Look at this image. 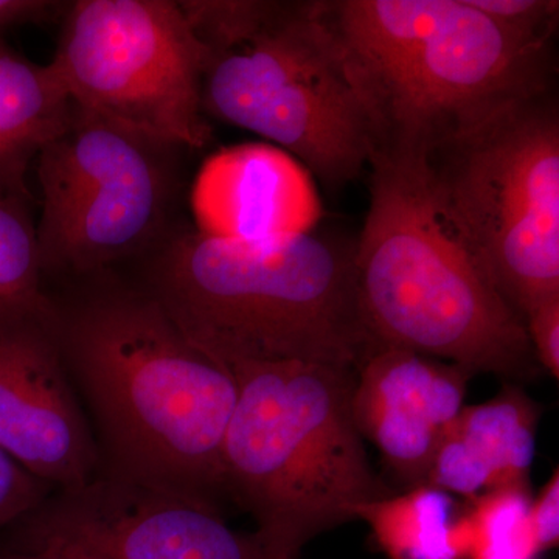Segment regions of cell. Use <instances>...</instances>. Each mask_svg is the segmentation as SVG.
I'll use <instances>...</instances> for the list:
<instances>
[{"label":"cell","instance_id":"cell-1","mask_svg":"<svg viewBox=\"0 0 559 559\" xmlns=\"http://www.w3.org/2000/svg\"><path fill=\"white\" fill-rule=\"evenodd\" d=\"M57 334L102 437L100 468L215 502L234 374L194 347L151 294L95 297L58 314Z\"/></svg>","mask_w":559,"mask_h":559},{"label":"cell","instance_id":"cell-2","mask_svg":"<svg viewBox=\"0 0 559 559\" xmlns=\"http://www.w3.org/2000/svg\"><path fill=\"white\" fill-rule=\"evenodd\" d=\"M371 128V162L415 168L457 132L554 87V47L525 46L466 0H320Z\"/></svg>","mask_w":559,"mask_h":559},{"label":"cell","instance_id":"cell-3","mask_svg":"<svg viewBox=\"0 0 559 559\" xmlns=\"http://www.w3.org/2000/svg\"><path fill=\"white\" fill-rule=\"evenodd\" d=\"M151 296L229 371L275 362L356 369L377 344L359 308L355 242L314 230L263 241L180 231L154 261Z\"/></svg>","mask_w":559,"mask_h":559},{"label":"cell","instance_id":"cell-4","mask_svg":"<svg viewBox=\"0 0 559 559\" xmlns=\"http://www.w3.org/2000/svg\"><path fill=\"white\" fill-rule=\"evenodd\" d=\"M224 437L223 481L275 559H300L320 533L393 495L371 468L352 415L355 369L246 364Z\"/></svg>","mask_w":559,"mask_h":559},{"label":"cell","instance_id":"cell-5","mask_svg":"<svg viewBox=\"0 0 559 559\" xmlns=\"http://www.w3.org/2000/svg\"><path fill=\"white\" fill-rule=\"evenodd\" d=\"M370 168L355 272L373 340L473 374L532 380L539 366L524 320L441 223L417 168Z\"/></svg>","mask_w":559,"mask_h":559},{"label":"cell","instance_id":"cell-6","mask_svg":"<svg viewBox=\"0 0 559 559\" xmlns=\"http://www.w3.org/2000/svg\"><path fill=\"white\" fill-rule=\"evenodd\" d=\"M432 207L524 320L559 296V108L554 87L452 135L419 167Z\"/></svg>","mask_w":559,"mask_h":559},{"label":"cell","instance_id":"cell-7","mask_svg":"<svg viewBox=\"0 0 559 559\" xmlns=\"http://www.w3.org/2000/svg\"><path fill=\"white\" fill-rule=\"evenodd\" d=\"M202 108L275 143L329 189L370 162L366 106L320 0H252L241 27L210 53Z\"/></svg>","mask_w":559,"mask_h":559},{"label":"cell","instance_id":"cell-8","mask_svg":"<svg viewBox=\"0 0 559 559\" xmlns=\"http://www.w3.org/2000/svg\"><path fill=\"white\" fill-rule=\"evenodd\" d=\"M210 50L171 0H80L50 64L80 108L178 148L207 145Z\"/></svg>","mask_w":559,"mask_h":559},{"label":"cell","instance_id":"cell-9","mask_svg":"<svg viewBox=\"0 0 559 559\" xmlns=\"http://www.w3.org/2000/svg\"><path fill=\"white\" fill-rule=\"evenodd\" d=\"M176 148L73 103L36 157L43 270H102L153 241L175 200Z\"/></svg>","mask_w":559,"mask_h":559},{"label":"cell","instance_id":"cell-10","mask_svg":"<svg viewBox=\"0 0 559 559\" xmlns=\"http://www.w3.org/2000/svg\"><path fill=\"white\" fill-rule=\"evenodd\" d=\"M31 516L36 538L75 540L103 559H275L212 500L103 468Z\"/></svg>","mask_w":559,"mask_h":559},{"label":"cell","instance_id":"cell-11","mask_svg":"<svg viewBox=\"0 0 559 559\" xmlns=\"http://www.w3.org/2000/svg\"><path fill=\"white\" fill-rule=\"evenodd\" d=\"M58 312L0 320V448L61 491L102 466L58 342Z\"/></svg>","mask_w":559,"mask_h":559},{"label":"cell","instance_id":"cell-12","mask_svg":"<svg viewBox=\"0 0 559 559\" xmlns=\"http://www.w3.org/2000/svg\"><path fill=\"white\" fill-rule=\"evenodd\" d=\"M474 374L411 349L377 344L355 369L352 415L404 487L428 484L444 432Z\"/></svg>","mask_w":559,"mask_h":559},{"label":"cell","instance_id":"cell-13","mask_svg":"<svg viewBox=\"0 0 559 559\" xmlns=\"http://www.w3.org/2000/svg\"><path fill=\"white\" fill-rule=\"evenodd\" d=\"M198 231L263 241L312 230L319 202L299 162L277 146L246 143L213 154L191 190Z\"/></svg>","mask_w":559,"mask_h":559},{"label":"cell","instance_id":"cell-14","mask_svg":"<svg viewBox=\"0 0 559 559\" xmlns=\"http://www.w3.org/2000/svg\"><path fill=\"white\" fill-rule=\"evenodd\" d=\"M538 425V404L514 385L463 407L440 441L428 484L463 500L528 485Z\"/></svg>","mask_w":559,"mask_h":559},{"label":"cell","instance_id":"cell-15","mask_svg":"<svg viewBox=\"0 0 559 559\" xmlns=\"http://www.w3.org/2000/svg\"><path fill=\"white\" fill-rule=\"evenodd\" d=\"M73 102L53 66H39L0 35V200L31 207L27 171L68 124Z\"/></svg>","mask_w":559,"mask_h":559},{"label":"cell","instance_id":"cell-16","mask_svg":"<svg viewBox=\"0 0 559 559\" xmlns=\"http://www.w3.org/2000/svg\"><path fill=\"white\" fill-rule=\"evenodd\" d=\"M465 502L425 484L355 511L389 559H465Z\"/></svg>","mask_w":559,"mask_h":559},{"label":"cell","instance_id":"cell-17","mask_svg":"<svg viewBox=\"0 0 559 559\" xmlns=\"http://www.w3.org/2000/svg\"><path fill=\"white\" fill-rule=\"evenodd\" d=\"M532 499L530 485H518L463 500L465 559H538L528 522Z\"/></svg>","mask_w":559,"mask_h":559},{"label":"cell","instance_id":"cell-18","mask_svg":"<svg viewBox=\"0 0 559 559\" xmlns=\"http://www.w3.org/2000/svg\"><path fill=\"white\" fill-rule=\"evenodd\" d=\"M43 271L28 209L0 200V320L57 314L40 288Z\"/></svg>","mask_w":559,"mask_h":559},{"label":"cell","instance_id":"cell-19","mask_svg":"<svg viewBox=\"0 0 559 559\" xmlns=\"http://www.w3.org/2000/svg\"><path fill=\"white\" fill-rule=\"evenodd\" d=\"M466 2L525 46L554 47L559 17L557 0H466Z\"/></svg>","mask_w":559,"mask_h":559},{"label":"cell","instance_id":"cell-20","mask_svg":"<svg viewBox=\"0 0 559 559\" xmlns=\"http://www.w3.org/2000/svg\"><path fill=\"white\" fill-rule=\"evenodd\" d=\"M51 488L0 448V528L35 513Z\"/></svg>","mask_w":559,"mask_h":559},{"label":"cell","instance_id":"cell-21","mask_svg":"<svg viewBox=\"0 0 559 559\" xmlns=\"http://www.w3.org/2000/svg\"><path fill=\"white\" fill-rule=\"evenodd\" d=\"M533 356L555 380H559V296L539 301L525 314Z\"/></svg>","mask_w":559,"mask_h":559},{"label":"cell","instance_id":"cell-22","mask_svg":"<svg viewBox=\"0 0 559 559\" xmlns=\"http://www.w3.org/2000/svg\"><path fill=\"white\" fill-rule=\"evenodd\" d=\"M530 528L540 554L555 549L559 540V471L555 469L549 481L532 499L528 510Z\"/></svg>","mask_w":559,"mask_h":559},{"label":"cell","instance_id":"cell-23","mask_svg":"<svg viewBox=\"0 0 559 559\" xmlns=\"http://www.w3.org/2000/svg\"><path fill=\"white\" fill-rule=\"evenodd\" d=\"M68 7V3L51 0H0V35L7 28L55 20Z\"/></svg>","mask_w":559,"mask_h":559},{"label":"cell","instance_id":"cell-24","mask_svg":"<svg viewBox=\"0 0 559 559\" xmlns=\"http://www.w3.org/2000/svg\"><path fill=\"white\" fill-rule=\"evenodd\" d=\"M38 539H53L58 544V550H60V559H103L98 557L95 551L87 549V547L81 546L75 540L55 538V536H47V538Z\"/></svg>","mask_w":559,"mask_h":559},{"label":"cell","instance_id":"cell-25","mask_svg":"<svg viewBox=\"0 0 559 559\" xmlns=\"http://www.w3.org/2000/svg\"><path fill=\"white\" fill-rule=\"evenodd\" d=\"M13 559H60V550L53 539H38V550L35 554L13 557Z\"/></svg>","mask_w":559,"mask_h":559},{"label":"cell","instance_id":"cell-26","mask_svg":"<svg viewBox=\"0 0 559 559\" xmlns=\"http://www.w3.org/2000/svg\"><path fill=\"white\" fill-rule=\"evenodd\" d=\"M0 559H13V557H10V558H0Z\"/></svg>","mask_w":559,"mask_h":559}]
</instances>
